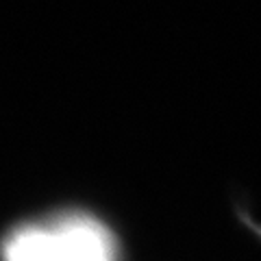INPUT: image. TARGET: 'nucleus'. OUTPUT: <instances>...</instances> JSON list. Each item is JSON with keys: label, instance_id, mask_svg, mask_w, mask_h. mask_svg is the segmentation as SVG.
<instances>
[{"label": "nucleus", "instance_id": "nucleus-1", "mask_svg": "<svg viewBox=\"0 0 261 261\" xmlns=\"http://www.w3.org/2000/svg\"><path fill=\"white\" fill-rule=\"evenodd\" d=\"M3 261H120V252L96 218L63 214L15 228L3 244Z\"/></svg>", "mask_w": 261, "mask_h": 261}]
</instances>
